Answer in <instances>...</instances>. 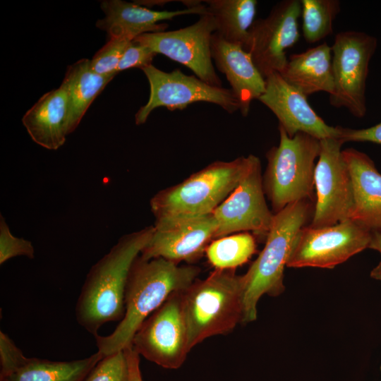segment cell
<instances>
[{
	"label": "cell",
	"instance_id": "obj_14",
	"mask_svg": "<svg viewBox=\"0 0 381 381\" xmlns=\"http://www.w3.org/2000/svg\"><path fill=\"white\" fill-rule=\"evenodd\" d=\"M212 214L217 224L216 238L250 231L266 239L274 214L265 201L258 157L236 188Z\"/></svg>",
	"mask_w": 381,
	"mask_h": 381
},
{
	"label": "cell",
	"instance_id": "obj_3",
	"mask_svg": "<svg viewBox=\"0 0 381 381\" xmlns=\"http://www.w3.org/2000/svg\"><path fill=\"white\" fill-rule=\"evenodd\" d=\"M313 212L311 200L306 199L289 204L274 214L263 249L247 272L242 275V323L256 320L257 304L262 296H277L284 291V268L298 232Z\"/></svg>",
	"mask_w": 381,
	"mask_h": 381
},
{
	"label": "cell",
	"instance_id": "obj_5",
	"mask_svg": "<svg viewBox=\"0 0 381 381\" xmlns=\"http://www.w3.org/2000/svg\"><path fill=\"white\" fill-rule=\"evenodd\" d=\"M255 158L250 155L229 162H214L183 181L159 191L150 202L155 221L212 213L236 188Z\"/></svg>",
	"mask_w": 381,
	"mask_h": 381
},
{
	"label": "cell",
	"instance_id": "obj_21",
	"mask_svg": "<svg viewBox=\"0 0 381 381\" xmlns=\"http://www.w3.org/2000/svg\"><path fill=\"white\" fill-rule=\"evenodd\" d=\"M280 74L306 97L318 92L332 95L334 83L331 47L323 43L302 53L291 54Z\"/></svg>",
	"mask_w": 381,
	"mask_h": 381
},
{
	"label": "cell",
	"instance_id": "obj_6",
	"mask_svg": "<svg viewBox=\"0 0 381 381\" xmlns=\"http://www.w3.org/2000/svg\"><path fill=\"white\" fill-rule=\"evenodd\" d=\"M279 143L267 153V166L262 179L265 194L274 214L293 202L309 199L315 186V159L320 140L304 133L289 137L279 126Z\"/></svg>",
	"mask_w": 381,
	"mask_h": 381
},
{
	"label": "cell",
	"instance_id": "obj_24",
	"mask_svg": "<svg viewBox=\"0 0 381 381\" xmlns=\"http://www.w3.org/2000/svg\"><path fill=\"white\" fill-rule=\"evenodd\" d=\"M203 2L215 20V32L227 42L245 49L255 21L257 1L207 0Z\"/></svg>",
	"mask_w": 381,
	"mask_h": 381
},
{
	"label": "cell",
	"instance_id": "obj_2",
	"mask_svg": "<svg viewBox=\"0 0 381 381\" xmlns=\"http://www.w3.org/2000/svg\"><path fill=\"white\" fill-rule=\"evenodd\" d=\"M153 232L150 226L123 236L89 270L75 314L77 322L93 336L103 325L123 318L131 267Z\"/></svg>",
	"mask_w": 381,
	"mask_h": 381
},
{
	"label": "cell",
	"instance_id": "obj_9",
	"mask_svg": "<svg viewBox=\"0 0 381 381\" xmlns=\"http://www.w3.org/2000/svg\"><path fill=\"white\" fill-rule=\"evenodd\" d=\"M372 233L351 219L322 228L305 226L297 235L286 267L334 268L369 248Z\"/></svg>",
	"mask_w": 381,
	"mask_h": 381
},
{
	"label": "cell",
	"instance_id": "obj_4",
	"mask_svg": "<svg viewBox=\"0 0 381 381\" xmlns=\"http://www.w3.org/2000/svg\"><path fill=\"white\" fill-rule=\"evenodd\" d=\"M243 282L234 270H215L182 291L188 349L215 335L231 332L243 316Z\"/></svg>",
	"mask_w": 381,
	"mask_h": 381
},
{
	"label": "cell",
	"instance_id": "obj_29",
	"mask_svg": "<svg viewBox=\"0 0 381 381\" xmlns=\"http://www.w3.org/2000/svg\"><path fill=\"white\" fill-rule=\"evenodd\" d=\"M16 256L35 257V249L31 241L14 236L4 217L0 214V264Z\"/></svg>",
	"mask_w": 381,
	"mask_h": 381
},
{
	"label": "cell",
	"instance_id": "obj_30",
	"mask_svg": "<svg viewBox=\"0 0 381 381\" xmlns=\"http://www.w3.org/2000/svg\"><path fill=\"white\" fill-rule=\"evenodd\" d=\"M157 55L148 47L134 42H131L125 50L116 68V73L131 68H143L152 64V59Z\"/></svg>",
	"mask_w": 381,
	"mask_h": 381
},
{
	"label": "cell",
	"instance_id": "obj_16",
	"mask_svg": "<svg viewBox=\"0 0 381 381\" xmlns=\"http://www.w3.org/2000/svg\"><path fill=\"white\" fill-rule=\"evenodd\" d=\"M278 119L279 126L289 137L297 133L318 140L338 138V126L327 125L310 107L307 97L286 82L279 73L265 78V90L258 99Z\"/></svg>",
	"mask_w": 381,
	"mask_h": 381
},
{
	"label": "cell",
	"instance_id": "obj_13",
	"mask_svg": "<svg viewBox=\"0 0 381 381\" xmlns=\"http://www.w3.org/2000/svg\"><path fill=\"white\" fill-rule=\"evenodd\" d=\"M301 15V1L284 0L277 3L266 18L255 20L244 49L265 79L284 70L288 62L286 51L300 37Z\"/></svg>",
	"mask_w": 381,
	"mask_h": 381
},
{
	"label": "cell",
	"instance_id": "obj_32",
	"mask_svg": "<svg viewBox=\"0 0 381 381\" xmlns=\"http://www.w3.org/2000/svg\"><path fill=\"white\" fill-rule=\"evenodd\" d=\"M339 136L344 143L371 142L381 145V122L365 128L353 129L338 126Z\"/></svg>",
	"mask_w": 381,
	"mask_h": 381
},
{
	"label": "cell",
	"instance_id": "obj_27",
	"mask_svg": "<svg viewBox=\"0 0 381 381\" xmlns=\"http://www.w3.org/2000/svg\"><path fill=\"white\" fill-rule=\"evenodd\" d=\"M133 40L126 37H109L90 60L92 70L101 75H116L118 64Z\"/></svg>",
	"mask_w": 381,
	"mask_h": 381
},
{
	"label": "cell",
	"instance_id": "obj_35",
	"mask_svg": "<svg viewBox=\"0 0 381 381\" xmlns=\"http://www.w3.org/2000/svg\"><path fill=\"white\" fill-rule=\"evenodd\" d=\"M380 370H381V366H380Z\"/></svg>",
	"mask_w": 381,
	"mask_h": 381
},
{
	"label": "cell",
	"instance_id": "obj_33",
	"mask_svg": "<svg viewBox=\"0 0 381 381\" xmlns=\"http://www.w3.org/2000/svg\"><path fill=\"white\" fill-rule=\"evenodd\" d=\"M124 350L128 364V381H143L140 369V355L132 346L127 347Z\"/></svg>",
	"mask_w": 381,
	"mask_h": 381
},
{
	"label": "cell",
	"instance_id": "obj_7",
	"mask_svg": "<svg viewBox=\"0 0 381 381\" xmlns=\"http://www.w3.org/2000/svg\"><path fill=\"white\" fill-rule=\"evenodd\" d=\"M377 40L364 32L347 30L337 33L332 50L334 90L330 104L346 108L353 116L367 111L365 89L370 61Z\"/></svg>",
	"mask_w": 381,
	"mask_h": 381
},
{
	"label": "cell",
	"instance_id": "obj_22",
	"mask_svg": "<svg viewBox=\"0 0 381 381\" xmlns=\"http://www.w3.org/2000/svg\"><path fill=\"white\" fill-rule=\"evenodd\" d=\"M114 76L95 73L87 59L68 67L61 85L68 96V134L75 130L92 102Z\"/></svg>",
	"mask_w": 381,
	"mask_h": 381
},
{
	"label": "cell",
	"instance_id": "obj_19",
	"mask_svg": "<svg viewBox=\"0 0 381 381\" xmlns=\"http://www.w3.org/2000/svg\"><path fill=\"white\" fill-rule=\"evenodd\" d=\"M341 152L353 183L351 219L371 232L381 233V174L364 152L354 148H346Z\"/></svg>",
	"mask_w": 381,
	"mask_h": 381
},
{
	"label": "cell",
	"instance_id": "obj_10",
	"mask_svg": "<svg viewBox=\"0 0 381 381\" xmlns=\"http://www.w3.org/2000/svg\"><path fill=\"white\" fill-rule=\"evenodd\" d=\"M131 346L140 356L162 368L177 369L183 365L190 350L182 291L171 294L143 322Z\"/></svg>",
	"mask_w": 381,
	"mask_h": 381
},
{
	"label": "cell",
	"instance_id": "obj_15",
	"mask_svg": "<svg viewBox=\"0 0 381 381\" xmlns=\"http://www.w3.org/2000/svg\"><path fill=\"white\" fill-rule=\"evenodd\" d=\"M217 224L212 213L156 220L154 232L140 257L162 258L178 264L199 258L216 238Z\"/></svg>",
	"mask_w": 381,
	"mask_h": 381
},
{
	"label": "cell",
	"instance_id": "obj_26",
	"mask_svg": "<svg viewBox=\"0 0 381 381\" xmlns=\"http://www.w3.org/2000/svg\"><path fill=\"white\" fill-rule=\"evenodd\" d=\"M302 31L308 43L320 41L333 32V23L340 11L337 0H301Z\"/></svg>",
	"mask_w": 381,
	"mask_h": 381
},
{
	"label": "cell",
	"instance_id": "obj_23",
	"mask_svg": "<svg viewBox=\"0 0 381 381\" xmlns=\"http://www.w3.org/2000/svg\"><path fill=\"white\" fill-rule=\"evenodd\" d=\"M104 357L99 352L72 361L25 358L12 370L0 375V381H83Z\"/></svg>",
	"mask_w": 381,
	"mask_h": 381
},
{
	"label": "cell",
	"instance_id": "obj_20",
	"mask_svg": "<svg viewBox=\"0 0 381 381\" xmlns=\"http://www.w3.org/2000/svg\"><path fill=\"white\" fill-rule=\"evenodd\" d=\"M68 96L60 86L43 95L24 114L22 123L31 139L42 147L56 150L68 134Z\"/></svg>",
	"mask_w": 381,
	"mask_h": 381
},
{
	"label": "cell",
	"instance_id": "obj_34",
	"mask_svg": "<svg viewBox=\"0 0 381 381\" xmlns=\"http://www.w3.org/2000/svg\"><path fill=\"white\" fill-rule=\"evenodd\" d=\"M369 248L375 250L381 254V233L373 232L372 238ZM370 277L375 279L381 281V261L375 267L371 272Z\"/></svg>",
	"mask_w": 381,
	"mask_h": 381
},
{
	"label": "cell",
	"instance_id": "obj_12",
	"mask_svg": "<svg viewBox=\"0 0 381 381\" xmlns=\"http://www.w3.org/2000/svg\"><path fill=\"white\" fill-rule=\"evenodd\" d=\"M216 30L215 20L208 12L186 28L143 33L133 41L188 67L205 83L222 87L211 56V40Z\"/></svg>",
	"mask_w": 381,
	"mask_h": 381
},
{
	"label": "cell",
	"instance_id": "obj_17",
	"mask_svg": "<svg viewBox=\"0 0 381 381\" xmlns=\"http://www.w3.org/2000/svg\"><path fill=\"white\" fill-rule=\"evenodd\" d=\"M202 1H196L191 6L176 11H154L138 4L121 0H105L101 8L105 17L96 23V27L107 32L109 37H126L134 40L146 32L165 31L167 23H158L175 17L208 13Z\"/></svg>",
	"mask_w": 381,
	"mask_h": 381
},
{
	"label": "cell",
	"instance_id": "obj_28",
	"mask_svg": "<svg viewBox=\"0 0 381 381\" xmlns=\"http://www.w3.org/2000/svg\"><path fill=\"white\" fill-rule=\"evenodd\" d=\"M129 370L125 350L104 356L83 381H128Z\"/></svg>",
	"mask_w": 381,
	"mask_h": 381
},
{
	"label": "cell",
	"instance_id": "obj_25",
	"mask_svg": "<svg viewBox=\"0 0 381 381\" xmlns=\"http://www.w3.org/2000/svg\"><path fill=\"white\" fill-rule=\"evenodd\" d=\"M255 251V237L239 232L213 240L205 253L215 270H234L247 262Z\"/></svg>",
	"mask_w": 381,
	"mask_h": 381
},
{
	"label": "cell",
	"instance_id": "obj_11",
	"mask_svg": "<svg viewBox=\"0 0 381 381\" xmlns=\"http://www.w3.org/2000/svg\"><path fill=\"white\" fill-rule=\"evenodd\" d=\"M338 138L320 140V153L315 170L316 203L308 225L322 228L351 219L353 207V183L343 158Z\"/></svg>",
	"mask_w": 381,
	"mask_h": 381
},
{
	"label": "cell",
	"instance_id": "obj_8",
	"mask_svg": "<svg viewBox=\"0 0 381 381\" xmlns=\"http://www.w3.org/2000/svg\"><path fill=\"white\" fill-rule=\"evenodd\" d=\"M142 70L150 85V97L135 114L137 125L145 123L150 113L159 107L169 111L182 110L194 102H205L217 104L229 113L240 109L238 100L231 88L211 85L180 69L165 72L150 64Z\"/></svg>",
	"mask_w": 381,
	"mask_h": 381
},
{
	"label": "cell",
	"instance_id": "obj_18",
	"mask_svg": "<svg viewBox=\"0 0 381 381\" xmlns=\"http://www.w3.org/2000/svg\"><path fill=\"white\" fill-rule=\"evenodd\" d=\"M211 56L238 100L239 111L246 116L252 101L258 99L264 93L265 79L248 52L238 44L227 42L215 32L211 40Z\"/></svg>",
	"mask_w": 381,
	"mask_h": 381
},
{
	"label": "cell",
	"instance_id": "obj_1",
	"mask_svg": "<svg viewBox=\"0 0 381 381\" xmlns=\"http://www.w3.org/2000/svg\"><path fill=\"white\" fill-rule=\"evenodd\" d=\"M194 265L179 266L162 258L134 261L128 278L125 313L109 335L94 336L104 356L131 346L133 338L143 322L174 293L189 286L200 273Z\"/></svg>",
	"mask_w": 381,
	"mask_h": 381
},
{
	"label": "cell",
	"instance_id": "obj_31",
	"mask_svg": "<svg viewBox=\"0 0 381 381\" xmlns=\"http://www.w3.org/2000/svg\"><path fill=\"white\" fill-rule=\"evenodd\" d=\"M25 358L22 351L5 333L0 332V375L16 368Z\"/></svg>",
	"mask_w": 381,
	"mask_h": 381
}]
</instances>
